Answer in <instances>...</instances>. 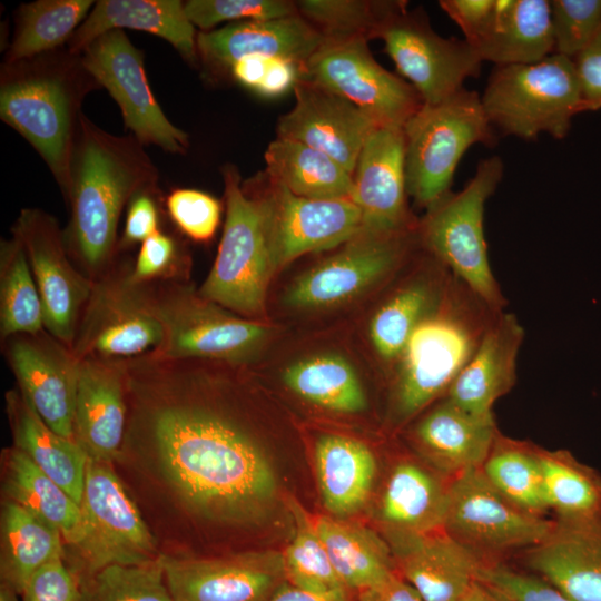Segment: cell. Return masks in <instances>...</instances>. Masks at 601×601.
Returning a JSON list of instances; mask_svg holds the SVG:
<instances>
[{"label":"cell","instance_id":"74e56055","mask_svg":"<svg viewBox=\"0 0 601 601\" xmlns=\"http://www.w3.org/2000/svg\"><path fill=\"white\" fill-rule=\"evenodd\" d=\"M265 173L296 196L351 197L352 175L329 156L302 142L276 137L265 151Z\"/></svg>","mask_w":601,"mask_h":601},{"label":"cell","instance_id":"f546056e","mask_svg":"<svg viewBox=\"0 0 601 601\" xmlns=\"http://www.w3.org/2000/svg\"><path fill=\"white\" fill-rule=\"evenodd\" d=\"M451 479L413 461H401L390 472L378 519L385 540L444 530Z\"/></svg>","mask_w":601,"mask_h":601},{"label":"cell","instance_id":"b9f144b4","mask_svg":"<svg viewBox=\"0 0 601 601\" xmlns=\"http://www.w3.org/2000/svg\"><path fill=\"white\" fill-rule=\"evenodd\" d=\"M549 510L556 519H579L601 513V475L570 452L538 447Z\"/></svg>","mask_w":601,"mask_h":601},{"label":"cell","instance_id":"816d5d0a","mask_svg":"<svg viewBox=\"0 0 601 601\" xmlns=\"http://www.w3.org/2000/svg\"><path fill=\"white\" fill-rule=\"evenodd\" d=\"M480 579L491 583L512 601H572L533 573H523L504 564L484 563Z\"/></svg>","mask_w":601,"mask_h":601},{"label":"cell","instance_id":"8fae6325","mask_svg":"<svg viewBox=\"0 0 601 601\" xmlns=\"http://www.w3.org/2000/svg\"><path fill=\"white\" fill-rule=\"evenodd\" d=\"M162 327L154 302V283L138 282L132 262L117 259L93 280L82 308L71 349L86 357H137L159 348Z\"/></svg>","mask_w":601,"mask_h":601},{"label":"cell","instance_id":"cb8c5ba5","mask_svg":"<svg viewBox=\"0 0 601 601\" xmlns=\"http://www.w3.org/2000/svg\"><path fill=\"white\" fill-rule=\"evenodd\" d=\"M533 574L572 601H601V513L556 519L550 534L526 550Z\"/></svg>","mask_w":601,"mask_h":601},{"label":"cell","instance_id":"5b68a950","mask_svg":"<svg viewBox=\"0 0 601 601\" xmlns=\"http://www.w3.org/2000/svg\"><path fill=\"white\" fill-rule=\"evenodd\" d=\"M226 219L214 265L198 293L245 318L262 321L276 272L264 200L246 189L235 166L223 170Z\"/></svg>","mask_w":601,"mask_h":601},{"label":"cell","instance_id":"c3c4849f","mask_svg":"<svg viewBox=\"0 0 601 601\" xmlns=\"http://www.w3.org/2000/svg\"><path fill=\"white\" fill-rule=\"evenodd\" d=\"M189 21L208 30L220 22L263 21L298 14L287 0H189L184 3Z\"/></svg>","mask_w":601,"mask_h":601},{"label":"cell","instance_id":"7dc6e473","mask_svg":"<svg viewBox=\"0 0 601 601\" xmlns=\"http://www.w3.org/2000/svg\"><path fill=\"white\" fill-rule=\"evenodd\" d=\"M550 10L553 53L573 60L601 31V0H552Z\"/></svg>","mask_w":601,"mask_h":601},{"label":"cell","instance_id":"f1b7e54d","mask_svg":"<svg viewBox=\"0 0 601 601\" xmlns=\"http://www.w3.org/2000/svg\"><path fill=\"white\" fill-rule=\"evenodd\" d=\"M325 38L299 13L296 16L228 23L197 35V51L213 67L230 68L240 58L264 56L292 60L300 66Z\"/></svg>","mask_w":601,"mask_h":601},{"label":"cell","instance_id":"484cf974","mask_svg":"<svg viewBox=\"0 0 601 601\" xmlns=\"http://www.w3.org/2000/svg\"><path fill=\"white\" fill-rule=\"evenodd\" d=\"M387 542L397 573L424 601H457L485 563L444 530Z\"/></svg>","mask_w":601,"mask_h":601},{"label":"cell","instance_id":"8992f818","mask_svg":"<svg viewBox=\"0 0 601 601\" xmlns=\"http://www.w3.org/2000/svg\"><path fill=\"white\" fill-rule=\"evenodd\" d=\"M503 170L499 156L481 160L466 185L427 208L416 228L421 248L496 311H504L506 299L489 260L484 208Z\"/></svg>","mask_w":601,"mask_h":601},{"label":"cell","instance_id":"60d3db41","mask_svg":"<svg viewBox=\"0 0 601 601\" xmlns=\"http://www.w3.org/2000/svg\"><path fill=\"white\" fill-rule=\"evenodd\" d=\"M481 470L493 487L516 508L538 516L549 511L538 446L499 433Z\"/></svg>","mask_w":601,"mask_h":601},{"label":"cell","instance_id":"e575fe53","mask_svg":"<svg viewBox=\"0 0 601 601\" xmlns=\"http://www.w3.org/2000/svg\"><path fill=\"white\" fill-rule=\"evenodd\" d=\"M315 523L329 560L347 589L358 592L397 572L388 542L372 529L329 515L318 516Z\"/></svg>","mask_w":601,"mask_h":601},{"label":"cell","instance_id":"94428289","mask_svg":"<svg viewBox=\"0 0 601 601\" xmlns=\"http://www.w3.org/2000/svg\"><path fill=\"white\" fill-rule=\"evenodd\" d=\"M270 58L264 56H247L235 61L229 68L234 78L242 85L257 90Z\"/></svg>","mask_w":601,"mask_h":601},{"label":"cell","instance_id":"6125c7cd","mask_svg":"<svg viewBox=\"0 0 601 601\" xmlns=\"http://www.w3.org/2000/svg\"><path fill=\"white\" fill-rule=\"evenodd\" d=\"M457 601H512L500 589L477 579Z\"/></svg>","mask_w":601,"mask_h":601},{"label":"cell","instance_id":"603a6c76","mask_svg":"<svg viewBox=\"0 0 601 601\" xmlns=\"http://www.w3.org/2000/svg\"><path fill=\"white\" fill-rule=\"evenodd\" d=\"M127 422V359H80L73 411L76 442L89 459L111 463L120 455Z\"/></svg>","mask_w":601,"mask_h":601},{"label":"cell","instance_id":"91938a15","mask_svg":"<svg viewBox=\"0 0 601 601\" xmlns=\"http://www.w3.org/2000/svg\"><path fill=\"white\" fill-rule=\"evenodd\" d=\"M267 601H356V592L344 588L327 593H316L286 581Z\"/></svg>","mask_w":601,"mask_h":601},{"label":"cell","instance_id":"7c38bea8","mask_svg":"<svg viewBox=\"0 0 601 601\" xmlns=\"http://www.w3.org/2000/svg\"><path fill=\"white\" fill-rule=\"evenodd\" d=\"M420 248L416 229L382 234L363 228L337 253L298 276L287 288L285 303L304 309L343 304L392 279Z\"/></svg>","mask_w":601,"mask_h":601},{"label":"cell","instance_id":"7402d4cb","mask_svg":"<svg viewBox=\"0 0 601 601\" xmlns=\"http://www.w3.org/2000/svg\"><path fill=\"white\" fill-rule=\"evenodd\" d=\"M294 107L277 124V137L329 156L353 175L362 148L378 126L344 97L307 80L293 88Z\"/></svg>","mask_w":601,"mask_h":601},{"label":"cell","instance_id":"d590c367","mask_svg":"<svg viewBox=\"0 0 601 601\" xmlns=\"http://www.w3.org/2000/svg\"><path fill=\"white\" fill-rule=\"evenodd\" d=\"M2 491L4 500L55 528L70 546L80 540V505L14 446L2 452Z\"/></svg>","mask_w":601,"mask_h":601},{"label":"cell","instance_id":"f35d334b","mask_svg":"<svg viewBox=\"0 0 601 601\" xmlns=\"http://www.w3.org/2000/svg\"><path fill=\"white\" fill-rule=\"evenodd\" d=\"M283 381L296 395L324 410L353 414L367 406L354 367L338 355L322 354L297 361L285 368Z\"/></svg>","mask_w":601,"mask_h":601},{"label":"cell","instance_id":"7bdbcfd3","mask_svg":"<svg viewBox=\"0 0 601 601\" xmlns=\"http://www.w3.org/2000/svg\"><path fill=\"white\" fill-rule=\"evenodd\" d=\"M45 329L41 298L21 243H0V339Z\"/></svg>","mask_w":601,"mask_h":601},{"label":"cell","instance_id":"3957f363","mask_svg":"<svg viewBox=\"0 0 601 601\" xmlns=\"http://www.w3.org/2000/svg\"><path fill=\"white\" fill-rule=\"evenodd\" d=\"M500 312L451 275L396 363L392 388L396 424L412 421L445 396Z\"/></svg>","mask_w":601,"mask_h":601},{"label":"cell","instance_id":"f907efd6","mask_svg":"<svg viewBox=\"0 0 601 601\" xmlns=\"http://www.w3.org/2000/svg\"><path fill=\"white\" fill-rule=\"evenodd\" d=\"M174 224L189 238L207 242L220 221L221 206L213 196L196 189H176L166 200Z\"/></svg>","mask_w":601,"mask_h":601},{"label":"cell","instance_id":"4dcf8cb0","mask_svg":"<svg viewBox=\"0 0 601 601\" xmlns=\"http://www.w3.org/2000/svg\"><path fill=\"white\" fill-rule=\"evenodd\" d=\"M122 28L146 31L167 40L187 59L197 58L195 26L179 0H99L68 41L80 55L101 35Z\"/></svg>","mask_w":601,"mask_h":601},{"label":"cell","instance_id":"83f0119b","mask_svg":"<svg viewBox=\"0 0 601 601\" xmlns=\"http://www.w3.org/2000/svg\"><path fill=\"white\" fill-rule=\"evenodd\" d=\"M403 277L374 313L370 337L378 357L396 365L413 331L443 294L452 273L420 248Z\"/></svg>","mask_w":601,"mask_h":601},{"label":"cell","instance_id":"7a4b0ae2","mask_svg":"<svg viewBox=\"0 0 601 601\" xmlns=\"http://www.w3.org/2000/svg\"><path fill=\"white\" fill-rule=\"evenodd\" d=\"M141 146L136 138L100 129L81 114L63 195L70 211L63 234L72 262L92 282L119 258L125 207L156 188L157 169Z\"/></svg>","mask_w":601,"mask_h":601},{"label":"cell","instance_id":"836d02e7","mask_svg":"<svg viewBox=\"0 0 601 601\" xmlns=\"http://www.w3.org/2000/svg\"><path fill=\"white\" fill-rule=\"evenodd\" d=\"M314 456L325 509L336 518L359 511L370 497L376 476L372 450L353 437L323 434L316 441Z\"/></svg>","mask_w":601,"mask_h":601},{"label":"cell","instance_id":"ee69618b","mask_svg":"<svg viewBox=\"0 0 601 601\" xmlns=\"http://www.w3.org/2000/svg\"><path fill=\"white\" fill-rule=\"evenodd\" d=\"M286 505L294 523L292 541L282 552L287 582L316 593L346 588L329 560L315 520L290 495L286 499Z\"/></svg>","mask_w":601,"mask_h":601},{"label":"cell","instance_id":"e0dca14e","mask_svg":"<svg viewBox=\"0 0 601 601\" xmlns=\"http://www.w3.org/2000/svg\"><path fill=\"white\" fill-rule=\"evenodd\" d=\"M12 236L26 252L42 303L45 329L71 347L93 282L75 265L63 229L47 211L21 209Z\"/></svg>","mask_w":601,"mask_h":601},{"label":"cell","instance_id":"bcb514c9","mask_svg":"<svg viewBox=\"0 0 601 601\" xmlns=\"http://www.w3.org/2000/svg\"><path fill=\"white\" fill-rule=\"evenodd\" d=\"M81 601H174L160 555L136 565H108L79 583Z\"/></svg>","mask_w":601,"mask_h":601},{"label":"cell","instance_id":"11a10c76","mask_svg":"<svg viewBox=\"0 0 601 601\" xmlns=\"http://www.w3.org/2000/svg\"><path fill=\"white\" fill-rule=\"evenodd\" d=\"M159 230L158 209L151 193L135 196L128 205L125 227L119 249H126L137 243H144Z\"/></svg>","mask_w":601,"mask_h":601},{"label":"cell","instance_id":"1f68e13d","mask_svg":"<svg viewBox=\"0 0 601 601\" xmlns=\"http://www.w3.org/2000/svg\"><path fill=\"white\" fill-rule=\"evenodd\" d=\"M6 413L12 446L24 453L80 505L89 460L82 447L50 428L18 387L6 394Z\"/></svg>","mask_w":601,"mask_h":601},{"label":"cell","instance_id":"44dd1931","mask_svg":"<svg viewBox=\"0 0 601 601\" xmlns=\"http://www.w3.org/2000/svg\"><path fill=\"white\" fill-rule=\"evenodd\" d=\"M349 199L362 214L363 228L382 234L415 230L408 208L403 128L378 127L358 156Z\"/></svg>","mask_w":601,"mask_h":601},{"label":"cell","instance_id":"be15d7a7","mask_svg":"<svg viewBox=\"0 0 601 601\" xmlns=\"http://www.w3.org/2000/svg\"><path fill=\"white\" fill-rule=\"evenodd\" d=\"M18 593L7 584H0V601H19Z\"/></svg>","mask_w":601,"mask_h":601},{"label":"cell","instance_id":"d4e9b609","mask_svg":"<svg viewBox=\"0 0 601 601\" xmlns=\"http://www.w3.org/2000/svg\"><path fill=\"white\" fill-rule=\"evenodd\" d=\"M421 414L411 439L432 469L453 479L482 466L499 434L494 416L471 414L446 397Z\"/></svg>","mask_w":601,"mask_h":601},{"label":"cell","instance_id":"6da1fadb","mask_svg":"<svg viewBox=\"0 0 601 601\" xmlns=\"http://www.w3.org/2000/svg\"><path fill=\"white\" fill-rule=\"evenodd\" d=\"M244 368L155 352L128 358L124 442L157 461L191 511L242 524L264 518L277 495L269 459L235 403Z\"/></svg>","mask_w":601,"mask_h":601},{"label":"cell","instance_id":"db71d44e","mask_svg":"<svg viewBox=\"0 0 601 601\" xmlns=\"http://www.w3.org/2000/svg\"><path fill=\"white\" fill-rule=\"evenodd\" d=\"M439 3L460 27L464 40L473 48L493 19L496 0H442Z\"/></svg>","mask_w":601,"mask_h":601},{"label":"cell","instance_id":"680465c9","mask_svg":"<svg viewBox=\"0 0 601 601\" xmlns=\"http://www.w3.org/2000/svg\"><path fill=\"white\" fill-rule=\"evenodd\" d=\"M356 601H424L397 572L382 583L356 592Z\"/></svg>","mask_w":601,"mask_h":601},{"label":"cell","instance_id":"ab89813d","mask_svg":"<svg viewBox=\"0 0 601 601\" xmlns=\"http://www.w3.org/2000/svg\"><path fill=\"white\" fill-rule=\"evenodd\" d=\"M93 6L92 0H38L20 6L6 63L47 53L69 41Z\"/></svg>","mask_w":601,"mask_h":601},{"label":"cell","instance_id":"d6a6232c","mask_svg":"<svg viewBox=\"0 0 601 601\" xmlns=\"http://www.w3.org/2000/svg\"><path fill=\"white\" fill-rule=\"evenodd\" d=\"M473 49L495 66L533 63L552 55L550 1L496 0L493 19Z\"/></svg>","mask_w":601,"mask_h":601},{"label":"cell","instance_id":"d6986e66","mask_svg":"<svg viewBox=\"0 0 601 601\" xmlns=\"http://www.w3.org/2000/svg\"><path fill=\"white\" fill-rule=\"evenodd\" d=\"M174 601H267L286 581L283 553L242 552L219 558L160 554Z\"/></svg>","mask_w":601,"mask_h":601},{"label":"cell","instance_id":"8d00e7d4","mask_svg":"<svg viewBox=\"0 0 601 601\" xmlns=\"http://www.w3.org/2000/svg\"><path fill=\"white\" fill-rule=\"evenodd\" d=\"M0 524L1 583L21 595L37 571L65 559L63 539L55 528L9 500L2 502Z\"/></svg>","mask_w":601,"mask_h":601},{"label":"cell","instance_id":"ac0fdd59","mask_svg":"<svg viewBox=\"0 0 601 601\" xmlns=\"http://www.w3.org/2000/svg\"><path fill=\"white\" fill-rule=\"evenodd\" d=\"M255 181L267 210L276 272L304 254L341 246L363 229L362 214L349 198L299 197L266 173Z\"/></svg>","mask_w":601,"mask_h":601},{"label":"cell","instance_id":"ba28073f","mask_svg":"<svg viewBox=\"0 0 601 601\" xmlns=\"http://www.w3.org/2000/svg\"><path fill=\"white\" fill-rule=\"evenodd\" d=\"M154 302L162 327L155 353L168 358L248 367L272 339L270 325L204 298L190 282L154 283Z\"/></svg>","mask_w":601,"mask_h":601},{"label":"cell","instance_id":"4fadbf2b","mask_svg":"<svg viewBox=\"0 0 601 601\" xmlns=\"http://www.w3.org/2000/svg\"><path fill=\"white\" fill-rule=\"evenodd\" d=\"M367 41H325L300 66L299 79L349 100L378 127L403 128L424 102L407 81L374 59Z\"/></svg>","mask_w":601,"mask_h":601},{"label":"cell","instance_id":"6f0895ef","mask_svg":"<svg viewBox=\"0 0 601 601\" xmlns=\"http://www.w3.org/2000/svg\"><path fill=\"white\" fill-rule=\"evenodd\" d=\"M300 77V65L282 58H270L257 92L276 97L294 88Z\"/></svg>","mask_w":601,"mask_h":601},{"label":"cell","instance_id":"681fc988","mask_svg":"<svg viewBox=\"0 0 601 601\" xmlns=\"http://www.w3.org/2000/svg\"><path fill=\"white\" fill-rule=\"evenodd\" d=\"M189 255L169 235L158 230L141 243L132 275L141 283L189 282Z\"/></svg>","mask_w":601,"mask_h":601},{"label":"cell","instance_id":"9a60e30c","mask_svg":"<svg viewBox=\"0 0 601 601\" xmlns=\"http://www.w3.org/2000/svg\"><path fill=\"white\" fill-rule=\"evenodd\" d=\"M377 38L397 71L408 80L424 104H439L481 72L482 59L464 40L437 35L421 10H407V1L387 18Z\"/></svg>","mask_w":601,"mask_h":601},{"label":"cell","instance_id":"5bb4252c","mask_svg":"<svg viewBox=\"0 0 601 601\" xmlns=\"http://www.w3.org/2000/svg\"><path fill=\"white\" fill-rule=\"evenodd\" d=\"M553 523L508 501L481 467L450 481L444 531L484 562H495L494 556L503 552L536 546Z\"/></svg>","mask_w":601,"mask_h":601},{"label":"cell","instance_id":"2e32d148","mask_svg":"<svg viewBox=\"0 0 601 601\" xmlns=\"http://www.w3.org/2000/svg\"><path fill=\"white\" fill-rule=\"evenodd\" d=\"M83 69L105 87L118 104L125 125L141 144L169 152H184L186 132L174 126L155 99L144 68V56L127 35L108 31L80 53Z\"/></svg>","mask_w":601,"mask_h":601},{"label":"cell","instance_id":"52a82bcc","mask_svg":"<svg viewBox=\"0 0 601 601\" xmlns=\"http://www.w3.org/2000/svg\"><path fill=\"white\" fill-rule=\"evenodd\" d=\"M481 100L493 128L526 140L541 132L562 139L572 118L585 111L573 60L556 53L533 63L495 66Z\"/></svg>","mask_w":601,"mask_h":601},{"label":"cell","instance_id":"ffe728a7","mask_svg":"<svg viewBox=\"0 0 601 601\" xmlns=\"http://www.w3.org/2000/svg\"><path fill=\"white\" fill-rule=\"evenodd\" d=\"M17 387L56 433L75 440L73 411L79 359L46 329L14 334L1 342Z\"/></svg>","mask_w":601,"mask_h":601},{"label":"cell","instance_id":"f6af8a7d","mask_svg":"<svg viewBox=\"0 0 601 601\" xmlns=\"http://www.w3.org/2000/svg\"><path fill=\"white\" fill-rule=\"evenodd\" d=\"M403 3L402 0H300L298 13L326 41L356 38L376 39L387 18Z\"/></svg>","mask_w":601,"mask_h":601},{"label":"cell","instance_id":"9c48e42d","mask_svg":"<svg viewBox=\"0 0 601 601\" xmlns=\"http://www.w3.org/2000/svg\"><path fill=\"white\" fill-rule=\"evenodd\" d=\"M493 129L474 90L462 88L439 104H423L403 126L406 188L414 203L427 209L449 194L465 151L496 142Z\"/></svg>","mask_w":601,"mask_h":601},{"label":"cell","instance_id":"277c9868","mask_svg":"<svg viewBox=\"0 0 601 601\" xmlns=\"http://www.w3.org/2000/svg\"><path fill=\"white\" fill-rule=\"evenodd\" d=\"M47 53L6 63L1 75L0 116L43 158L65 195L82 112L76 59H53Z\"/></svg>","mask_w":601,"mask_h":601},{"label":"cell","instance_id":"9f6ffc18","mask_svg":"<svg viewBox=\"0 0 601 601\" xmlns=\"http://www.w3.org/2000/svg\"><path fill=\"white\" fill-rule=\"evenodd\" d=\"M585 111L601 109V31L574 59Z\"/></svg>","mask_w":601,"mask_h":601},{"label":"cell","instance_id":"4316f807","mask_svg":"<svg viewBox=\"0 0 601 601\" xmlns=\"http://www.w3.org/2000/svg\"><path fill=\"white\" fill-rule=\"evenodd\" d=\"M523 339L518 317L500 312L444 397L471 414L493 416L494 403L516 383Z\"/></svg>","mask_w":601,"mask_h":601},{"label":"cell","instance_id":"f5cc1de1","mask_svg":"<svg viewBox=\"0 0 601 601\" xmlns=\"http://www.w3.org/2000/svg\"><path fill=\"white\" fill-rule=\"evenodd\" d=\"M22 601H81L80 588L63 559L48 563L27 583Z\"/></svg>","mask_w":601,"mask_h":601},{"label":"cell","instance_id":"30bf717a","mask_svg":"<svg viewBox=\"0 0 601 601\" xmlns=\"http://www.w3.org/2000/svg\"><path fill=\"white\" fill-rule=\"evenodd\" d=\"M80 509L81 538L63 559L78 584L108 565L159 558L151 532L111 463L88 460Z\"/></svg>","mask_w":601,"mask_h":601}]
</instances>
